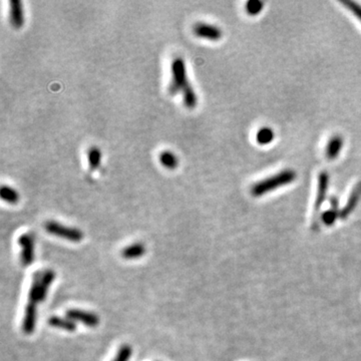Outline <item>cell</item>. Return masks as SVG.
I'll list each match as a JSON object with an SVG mask.
<instances>
[{
	"mask_svg": "<svg viewBox=\"0 0 361 361\" xmlns=\"http://www.w3.org/2000/svg\"><path fill=\"white\" fill-rule=\"evenodd\" d=\"M38 278H39V294H40V301H45L47 298V294L51 285L52 284L53 280L55 278V273L52 270H45V271H37Z\"/></svg>",
	"mask_w": 361,
	"mask_h": 361,
	"instance_id": "obj_9",
	"label": "cell"
},
{
	"mask_svg": "<svg viewBox=\"0 0 361 361\" xmlns=\"http://www.w3.org/2000/svg\"><path fill=\"white\" fill-rule=\"evenodd\" d=\"M49 324L52 327L59 328L68 332H74L76 330V323L67 317L64 318L59 316H52L49 319Z\"/></svg>",
	"mask_w": 361,
	"mask_h": 361,
	"instance_id": "obj_12",
	"label": "cell"
},
{
	"mask_svg": "<svg viewBox=\"0 0 361 361\" xmlns=\"http://www.w3.org/2000/svg\"><path fill=\"white\" fill-rule=\"evenodd\" d=\"M263 8V2L259 1V0H251L246 3V11L251 14L255 15L258 14Z\"/></svg>",
	"mask_w": 361,
	"mask_h": 361,
	"instance_id": "obj_22",
	"label": "cell"
},
{
	"mask_svg": "<svg viewBox=\"0 0 361 361\" xmlns=\"http://www.w3.org/2000/svg\"><path fill=\"white\" fill-rule=\"evenodd\" d=\"M295 179L296 174L293 170H285L254 184L251 193L254 197H261L280 187L291 184Z\"/></svg>",
	"mask_w": 361,
	"mask_h": 361,
	"instance_id": "obj_1",
	"label": "cell"
},
{
	"mask_svg": "<svg viewBox=\"0 0 361 361\" xmlns=\"http://www.w3.org/2000/svg\"><path fill=\"white\" fill-rule=\"evenodd\" d=\"M160 165L169 170H175L179 165L178 156L171 151H163L158 155Z\"/></svg>",
	"mask_w": 361,
	"mask_h": 361,
	"instance_id": "obj_15",
	"label": "cell"
},
{
	"mask_svg": "<svg viewBox=\"0 0 361 361\" xmlns=\"http://www.w3.org/2000/svg\"><path fill=\"white\" fill-rule=\"evenodd\" d=\"M0 197H1V199L3 201H5V202L12 204V205L17 204L19 198H20L18 192L8 186L1 187V190H0Z\"/></svg>",
	"mask_w": 361,
	"mask_h": 361,
	"instance_id": "obj_19",
	"label": "cell"
},
{
	"mask_svg": "<svg viewBox=\"0 0 361 361\" xmlns=\"http://www.w3.org/2000/svg\"><path fill=\"white\" fill-rule=\"evenodd\" d=\"M65 316L74 322L83 323L89 327H97L100 324V317L97 314L85 310L69 309L66 311Z\"/></svg>",
	"mask_w": 361,
	"mask_h": 361,
	"instance_id": "obj_5",
	"label": "cell"
},
{
	"mask_svg": "<svg viewBox=\"0 0 361 361\" xmlns=\"http://www.w3.org/2000/svg\"><path fill=\"white\" fill-rule=\"evenodd\" d=\"M36 316H37L36 306L27 304L25 307L23 322H22V331L25 334L33 333L36 325Z\"/></svg>",
	"mask_w": 361,
	"mask_h": 361,
	"instance_id": "obj_10",
	"label": "cell"
},
{
	"mask_svg": "<svg viewBox=\"0 0 361 361\" xmlns=\"http://www.w3.org/2000/svg\"><path fill=\"white\" fill-rule=\"evenodd\" d=\"M146 254V248L142 243H135L131 246L126 247L122 251V255L125 259L132 260V259H138L141 258L143 255Z\"/></svg>",
	"mask_w": 361,
	"mask_h": 361,
	"instance_id": "obj_16",
	"label": "cell"
},
{
	"mask_svg": "<svg viewBox=\"0 0 361 361\" xmlns=\"http://www.w3.org/2000/svg\"><path fill=\"white\" fill-rule=\"evenodd\" d=\"M132 347L128 344H124L117 351V354L113 361H129L132 356Z\"/></svg>",
	"mask_w": 361,
	"mask_h": 361,
	"instance_id": "obj_21",
	"label": "cell"
},
{
	"mask_svg": "<svg viewBox=\"0 0 361 361\" xmlns=\"http://www.w3.org/2000/svg\"><path fill=\"white\" fill-rule=\"evenodd\" d=\"M256 140L260 145H267L274 140V132L270 128H262L257 133Z\"/></svg>",
	"mask_w": 361,
	"mask_h": 361,
	"instance_id": "obj_20",
	"label": "cell"
},
{
	"mask_svg": "<svg viewBox=\"0 0 361 361\" xmlns=\"http://www.w3.org/2000/svg\"><path fill=\"white\" fill-rule=\"evenodd\" d=\"M361 197V183L357 184L355 186V188L353 189V191L351 192L347 203L345 205V207L340 211V218L341 219H346L355 209V207L357 206L359 199Z\"/></svg>",
	"mask_w": 361,
	"mask_h": 361,
	"instance_id": "obj_11",
	"label": "cell"
},
{
	"mask_svg": "<svg viewBox=\"0 0 361 361\" xmlns=\"http://www.w3.org/2000/svg\"><path fill=\"white\" fill-rule=\"evenodd\" d=\"M330 204H331V209L324 212L322 214V216H321V220H322V222L326 226H332L335 223V221L337 220V218L340 217V212L338 210L339 209L338 200L336 198H331Z\"/></svg>",
	"mask_w": 361,
	"mask_h": 361,
	"instance_id": "obj_13",
	"label": "cell"
},
{
	"mask_svg": "<svg viewBox=\"0 0 361 361\" xmlns=\"http://www.w3.org/2000/svg\"><path fill=\"white\" fill-rule=\"evenodd\" d=\"M88 162L92 171L99 169L102 163V151L98 147H92L88 151Z\"/></svg>",
	"mask_w": 361,
	"mask_h": 361,
	"instance_id": "obj_18",
	"label": "cell"
},
{
	"mask_svg": "<svg viewBox=\"0 0 361 361\" xmlns=\"http://www.w3.org/2000/svg\"><path fill=\"white\" fill-rule=\"evenodd\" d=\"M45 229L48 233L62 238V239H66L70 242H80L84 239V233L83 231H80L77 228H73V227H67L64 226L58 222L55 221H49L45 224Z\"/></svg>",
	"mask_w": 361,
	"mask_h": 361,
	"instance_id": "obj_3",
	"label": "cell"
},
{
	"mask_svg": "<svg viewBox=\"0 0 361 361\" xmlns=\"http://www.w3.org/2000/svg\"><path fill=\"white\" fill-rule=\"evenodd\" d=\"M343 147V139L340 136L332 137L326 146V156L329 159L336 158Z\"/></svg>",
	"mask_w": 361,
	"mask_h": 361,
	"instance_id": "obj_14",
	"label": "cell"
},
{
	"mask_svg": "<svg viewBox=\"0 0 361 361\" xmlns=\"http://www.w3.org/2000/svg\"><path fill=\"white\" fill-rule=\"evenodd\" d=\"M193 32L200 38L209 39L212 42H217L223 36V31L220 27L205 22H197L193 27Z\"/></svg>",
	"mask_w": 361,
	"mask_h": 361,
	"instance_id": "obj_7",
	"label": "cell"
},
{
	"mask_svg": "<svg viewBox=\"0 0 361 361\" xmlns=\"http://www.w3.org/2000/svg\"><path fill=\"white\" fill-rule=\"evenodd\" d=\"M9 21L16 29L21 28L24 24L22 3L19 0H10L9 1Z\"/></svg>",
	"mask_w": 361,
	"mask_h": 361,
	"instance_id": "obj_8",
	"label": "cell"
},
{
	"mask_svg": "<svg viewBox=\"0 0 361 361\" xmlns=\"http://www.w3.org/2000/svg\"><path fill=\"white\" fill-rule=\"evenodd\" d=\"M172 80L169 86V93L174 96L183 90L190 84L187 77V69L185 60L182 57H176L172 62Z\"/></svg>",
	"mask_w": 361,
	"mask_h": 361,
	"instance_id": "obj_2",
	"label": "cell"
},
{
	"mask_svg": "<svg viewBox=\"0 0 361 361\" xmlns=\"http://www.w3.org/2000/svg\"><path fill=\"white\" fill-rule=\"evenodd\" d=\"M344 6H346L360 21H361V6L354 2V1H350V0H341L340 1Z\"/></svg>",
	"mask_w": 361,
	"mask_h": 361,
	"instance_id": "obj_23",
	"label": "cell"
},
{
	"mask_svg": "<svg viewBox=\"0 0 361 361\" xmlns=\"http://www.w3.org/2000/svg\"><path fill=\"white\" fill-rule=\"evenodd\" d=\"M183 94V102L187 108L193 109L196 107L198 103V98L194 91V88L189 84L182 92Z\"/></svg>",
	"mask_w": 361,
	"mask_h": 361,
	"instance_id": "obj_17",
	"label": "cell"
},
{
	"mask_svg": "<svg viewBox=\"0 0 361 361\" xmlns=\"http://www.w3.org/2000/svg\"><path fill=\"white\" fill-rule=\"evenodd\" d=\"M328 184H329V176L326 172H322L319 174L318 177V187H317V195L315 199V205H314V221H313V227L317 226V213L320 211L321 206L324 203L326 193L328 190Z\"/></svg>",
	"mask_w": 361,
	"mask_h": 361,
	"instance_id": "obj_4",
	"label": "cell"
},
{
	"mask_svg": "<svg viewBox=\"0 0 361 361\" xmlns=\"http://www.w3.org/2000/svg\"><path fill=\"white\" fill-rule=\"evenodd\" d=\"M18 244L21 248L20 258L23 266H30L34 261V239L30 234H22L18 238Z\"/></svg>",
	"mask_w": 361,
	"mask_h": 361,
	"instance_id": "obj_6",
	"label": "cell"
}]
</instances>
